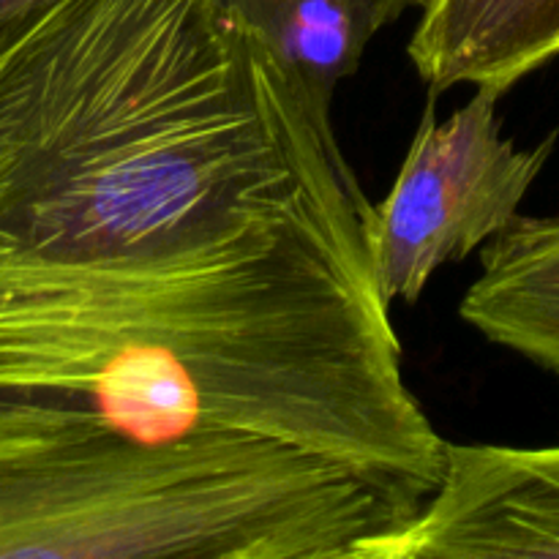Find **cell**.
Returning a JSON list of instances; mask_svg holds the SVG:
<instances>
[{"instance_id": "1", "label": "cell", "mask_w": 559, "mask_h": 559, "mask_svg": "<svg viewBox=\"0 0 559 559\" xmlns=\"http://www.w3.org/2000/svg\"><path fill=\"white\" fill-rule=\"evenodd\" d=\"M0 396L136 440L287 442L413 511L445 462L355 205L145 265L0 257Z\"/></svg>"}, {"instance_id": "2", "label": "cell", "mask_w": 559, "mask_h": 559, "mask_svg": "<svg viewBox=\"0 0 559 559\" xmlns=\"http://www.w3.org/2000/svg\"><path fill=\"white\" fill-rule=\"evenodd\" d=\"M369 213L227 0H41L0 25V257L145 265Z\"/></svg>"}, {"instance_id": "3", "label": "cell", "mask_w": 559, "mask_h": 559, "mask_svg": "<svg viewBox=\"0 0 559 559\" xmlns=\"http://www.w3.org/2000/svg\"><path fill=\"white\" fill-rule=\"evenodd\" d=\"M502 96L480 85L440 120L429 93L391 194L364 216L371 273L388 306L415 304L445 262L464 260L522 216L557 136L535 147L508 140L497 115Z\"/></svg>"}, {"instance_id": "4", "label": "cell", "mask_w": 559, "mask_h": 559, "mask_svg": "<svg viewBox=\"0 0 559 559\" xmlns=\"http://www.w3.org/2000/svg\"><path fill=\"white\" fill-rule=\"evenodd\" d=\"M559 559V445H451L437 489L366 559Z\"/></svg>"}, {"instance_id": "5", "label": "cell", "mask_w": 559, "mask_h": 559, "mask_svg": "<svg viewBox=\"0 0 559 559\" xmlns=\"http://www.w3.org/2000/svg\"><path fill=\"white\" fill-rule=\"evenodd\" d=\"M407 55L437 96L456 85L506 93L559 58V0H424Z\"/></svg>"}, {"instance_id": "6", "label": "cell", "mask_w": 559, "mask_h": 559, "mask_svg": "<svg viewBox=\"0 0 559 559\" xmlns=\"http://www.w3.org/2000/svg\"><path fill=\"white\" fill-rule=\"evenodd\" d=\"M293 80L322 134L331 126L333 91L353 76L377 33L424 0H227Z\"/></svg>"}, {"instance_id": "7", "label": "cell", "mask_w": 559, "mask_h": 559, "mask_svg": "<svg viewBox=\"0 0 559 559\" xmlns=\"http://www.w3.org/2000/svg\"><path fill=\"white\" fill-rule=\"evenodd\" d=\"M459 314L559 377V218L519 216L480 257Z\"/></svg>"}, {"instance_id": "8", "label": "cell", "mask_w": 559, "mask_h": 559, "mask_svg": "<svg viewBox=\"0 0 559 559\" xmlns=\"http://www.w3.org/2000/svg\"><path fill=\"white\" fill-rule=\"evenodd\" d=\"M36 3H41V0H0V25L14 20V16L22 14V11L33 9Z\"/></svg>"}]
</instances>
